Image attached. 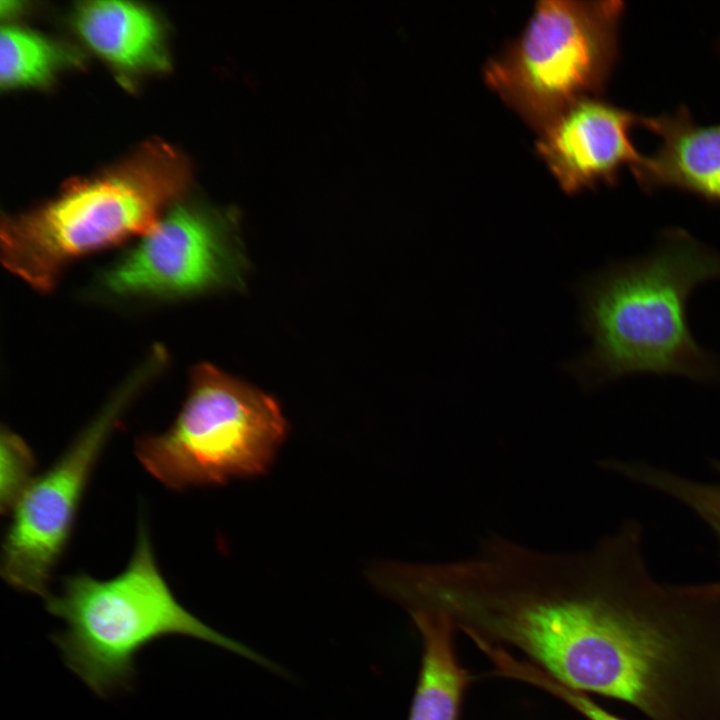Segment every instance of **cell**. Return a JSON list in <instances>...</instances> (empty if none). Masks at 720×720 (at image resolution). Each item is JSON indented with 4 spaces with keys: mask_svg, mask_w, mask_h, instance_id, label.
I'll return each mask as SVG.
<instances>
[{
    "mask_svg": "<svg viewBox=\"0 0 720 720\" xmlns=\"http://www.w3.org/2000/svg\"><path fill=\"white\" fill-rule=\"evenodd\" d=\"M720 278V254L682 229L657 247L581 282L583 326L592 348L570 369L588 386L638 373L720 378V364L694 339L687 304L694 289Z\"/></svg>",
    "mask_w": 720,
    "mask_h": 720,
    "instance_id": "1",
    "label": "cell"
},
{
    "mask_svg": "<svg viewBox=\"0 0 720 720\" xmlns=\"http://www.w3.org/2000/svg\"><path fill=\"white\" fill-rule=\"evenodd\" d=\"M184 156L151 141L117 165L64 187L54 199L3 218L5 267L48 291L72 259L131 236L146 235L190 181Z\"/></svg>",
    "mask_w": 720,
    "mask_h": 720,
    "instance_id": "2",
    "label": "cell"
},
{
    "mask_svg": "<svg viewBox=\"0 0 720 720\" xmlns=\"http://www.w3.org/2000/svg\"><path fill=\"white\" fill-rule=\"evenodd\" d=\"M46 608L66 624L52 635L65 664L100 697L128 690L138 653L170 635L200 639L273 667L178 602L157 566L145 527H140L133 555L120 574L107 580L84 573L68 576L61 591L46 598Z\"/></svg>",
    "mask_w": 720,
    "mask_h": 720,
    "instance_id": "3",
    "label": "cell"
},
{
    "mask_svg": "<svg viewBox=\"0 0 720 720\" xmlns=\"http://www.w3.org/2000/svg\"><path fill=\"white\" fill-rule=\"evenodd\" d=\"M286 433L272 396L201 364L174 423L161 434L139 438L135 451L157 480L184 490L264 473Z\"/></svg>",
    "mask_w": 720,
    "mask_h": 720,
    "instance_id": "4",
    "label": "cell"
},
{
    "mask_svg": "<svg viewBox=\"0 0 720 720\" xmlns=\"http://www.w3.org/2000/svg\"><path fill=\"white\" fill-rule=\"evenodd\" d=\"M621 1L542 0L484 80L538 133L574 103L597 97L617 56Z\"/></svg>",
    "mask_w": 720,
    "mask_h": 720,
    "instance_id": "5",
    "label": "cell"
},
{
    "mask_svg": "<svg viewBox=\"0 0 720 720\" xmlns=\"http://www.w3.org/2000/svg\"><path fill=\"white\" fill-rule=\"evenodd\" d=\"M127 388L34 478L13 507L1 573L15 589L47 598L53 570L68 542L93 467L129 400Z\"/></svg>",
    "mask_w": 720,
    "mask_h": 720,
    "instance_id": "6",
    "label": "cell"
},
{
    "mask_svg": "<svg viewBox=\"0 0 720 720\" xmlns=\"http://www.w3.org/2000/svg\"><path fill=\"white\" fill-rule=\"evenodd\" d=\"M232 217L174 204L105 275L123 295L176 296L239 286L246 270Z\"/></svg>",
    "mask_w": 720,
    "mask_h": 720,
    "instance_id": "7",
    "label": "cell"
},
{
    "mask_svg": "<svg viewBox=\"0 0 720 720\" xmlns=\"http://www.w3.org/2000/svg\"><path fill=\"white\" fill-rule=\"evenodd\" d=\"M640 116L597 97L582 99L539 132L536 149L567 194L613 185L624 166L645 158L631 140Z\"/></svg>",
    "mask_w": 720,
    "mask_h": 720,
    "instance_id": "8",
    "label": "cell"
},
{
    "mask_svg": "<svg viewBox=\"0 0 720 720\" xmlns=\"http://www.w3.org/2000/svg\"><path fill=\"white\" fill-rule=\"evenodd\" d=\"M639 125L660 139L656 153L632 172L642 187H674L720 203V124L698 125L681 107L640 116Z\"/></svg>",
    "mask_w": 720,
    "mask_h": 720,
    "instance_id": "9",
    "label": "cell"
},
{
    "mask_svg": "<svg viewBox=\"0 0 720 720\" xmlns=\"http://www.w3.org/2000/svg\"><path fill=\"white\" fill-rule=\"evenodd\" d=\"M80 38L114 67L133 73L158 72L168 65L164 32L158 18L129 1H84L72 12Z\"/></svg>",
    "mask_w": 720,
    "mask_h": 720,
    "instance_id": "10",
    "label": "cell"
},
{
    "mask_svg": "<svg viewBox=\"0 0 720 720\" xmlns=\"http://www.w3.org/2000/svg\"><path fill=\"white\" fill-rule=\"evenodd\" d=\"M421 640V662L408 720H461L472 677L461 664L455 628L436 612L410 614Z\"/></svg>",
    "mask_w": 720,
    "mask_h": 720,
    "instance_id": "11",
    "label": "cell"
},
{
    "mask_svg": "<svg viewBox=\"0 0 720 720\" xmlns=\"http://www.w3.org/2000/svg\"><path fill=\"white\" fill-rule=\"evenodd\" d=\"M70 48L38 32L3 25L0 33V85L2 89L41 86L63 69L77 64Z\"/></svg>",
    "mask_w": 720,
    "mask_h": 720,
    "instance_id": "12",
    "label": "cell"
},
{
    "mask_svg": "<svg viewBox=\"0 0 720 720\" xmlns=\"http://www.w3.org/2000/svg\"><path fill=\"white\" fill-rule=\"evenodd\" d=\"M714 467L720 473V462ZM607 466L622 476L679 501L702 519L720 539V483H701L664 469L636 462L613 461Z\"/></svg>",
    "mask_w": 720,
    "mask_h": 720,
    "instance_id": "13",
    "label": "cell"
},
{
    "mask_svg": "<svg viewBox=\"0 0 720 720\" xmlns=\"http://www.w3.org/2000/svg\"><path fill=\"white\" fill-rule=\"evenodd\" d=\"M493 666L496 676L541 689L571 707L586 720H627L607 710L588 694L563 685L509 652L498 653L493 660Z\"/></svg>",
    "mask_w": 720,
    "mask_h": 720,
    "instance_id": "14",
    "label": "cell"
},
{
    "mask_svg": "<svg viewBox=\"0 0 720 720\" xmlns=\"http://www.w3.org/2000/svg\"><path fill=\"white\" fill-rule=\"evenodd\" d=\"M0 500L2 511L14 505L34 479L35 458L26 442L9 429L1 432Z\"/></svg>",
    "mask_w": 720,
    "mask_h": 720,
    "instance_id": "15",
    "label": "cell"
},
{
    "mask_svg": "<svg viewBox=\"0 0 720 720\" xmlns=\"http://www.w3.org/2000/svg\"><path fill=\"white\" fill-rule=\"evenodd\" d=\"M708 591L711 595L717 596L720 598V582L708 584Z\"/></svg>",
    "mask_w": 720,
    "mask_h": 720,
    "instance_id": "16",
    "label": "cell"
}]
</instances>
